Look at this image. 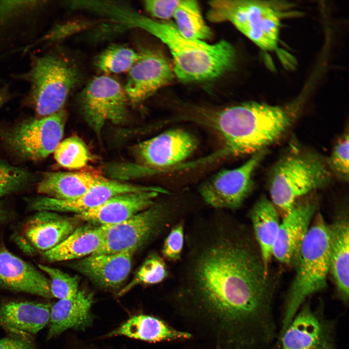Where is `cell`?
<instances>
[{
	"label": "cell",
	"instance_id": "1",
	"mask_svg": "<svg viewBox=\"0 0 349 349\" xmlns=\"http://www.w3.org/2000/svg\"><path fill=\"white\" fill-rule=\"evenodd\" d=\"M185 241L173 293L182 313L222 348L270 339L277 329L275 283L245 228L218 210L194 221Z\"/></svg>",
	"mask_w": 349,
	"mask_h": 349
},
{
	"label": "cell",
	"instance_id": "2",
	"mask_svg": "<svg viewBox=\"0 0 349 349\" xmlns=\"http://www.w3.org/2000/svg\"><path fill=\"white\" fill-rule=\"evenodd\" d=\"M127 27L139 28L154 35L169 48L177 78L185 82L200 81L218 77L230 69L235 63V50L222 40L209 44L182 36L175 26L159 22L135 10L125 19Z\"/></svg>",
	"mask_w": 349,
	"mask_h": 349
},
{
	"label": "cell",
	"instance_id": "3",
	"mask_svg": "<svg viewBox=\"0 0 349 349\" xmlns=\"http://www.w3.org/2000/svg\"><path fill=\"white\" fill-rule=\"evenodd\" d=\"M213 124L233 155H253L266 150L286 132L292 119L283 108L250 102L217 112Z\"/></svg>",
	"mask_w": 349,
	"mask_h": 349
},
{
	"label": "cell",
	"instance_id": "4",
	"mask_svg": "<svg viewBox=\"0 0 349 349\" xmlns=\"http://www.w3.org/2000/svg\"><path fill=\"white\" fill-rule=\"evenodd\" d=\"M294 279L285 299L280 337L301 306L312 295L327 287L330 271L328 224L317 214L302 242Z\"/></svg>",
	"mask_w": 349,
	"mask_h": 349
},
{
	"label": "cell",
	"instance_id": "5",
	"mask_svg": "<svg viewBox=\"0 0 349 349\" xmlns=\"http://www.w3.org/2000/svg\"><path fill=\"white\" fill-rule=\"evenodd\" d=\"M13 77L27 83L30 101L38 117H43L62 110L80 74L62 55L49 51L31 57L28 70Z\"/></svg>",
	"mask_w": 349,
	"mask_h": 349
},
{
	"label": "cell",
	"instance_id": "6",
	"mask_svg": "<svg viewBox=\"0 0 349 349\" xmlns=\"http://www.w3.org/2000/svg\"><path fill=\"white\" fill-rule=\"evenodd\" d=\"M331 174L327 163L317 155L306 152L286 155L269 176L271 202L285 215L299 199L328 185Z\"/></svg>",
	"mask_w": 349,
	"mask_h": 349
},
{
	"label": "cell",
	"instance_id": "7",
	"mask_svg": "<svg viewBox=\"0 0 349 349\" xmlns=\"http://www.w3.org/2000/svg\"><path fill=\"white\" fill-rule=\"evenodd\" d=\"M176 202L162 201L122 222L102 226L103 238L92 255L134 253L189 215Z\"/></svg>",
	"mask_w": 349,
	"mask_h": 349
},
{
	"label": "cell",
	"instance_id": "8",
	"mask_svg": "<svg viewBox=\"0 0 349 349\" xmlns=\"http://www.w3.org/2000/svg\"><path fill=\"white\" fill-rule=\"evenodd\" d=\"M209 5L207 17L210 21H229L261 48H276L280 19L268 4L253 0H216L209 1Z\"/></svg>",
	"mask_w": 349,
	"mask_h": 349
},
{
	"label": "cell",
	"instance_id": "9",
	"mask_svg": "<svg viewBox=\"0 0 349 349\" xmlns=\"http://www.w3.org/2000/svg\"><path fill=\"white\" fill-rule=\"evenodd\" d=\"M66 120L63 110L22 121L2 132L3 143L12 153L27 160L38 161L54 152L61 142Z\"/></svg>",
	"mask_w": 349,
	"mask_h": 349
},
{
	"label": "cell",
	"instance_id": "10",
	"mask_svg": "<svg viewBox=\"0 0 349 349\" xmlns=\"http://www.w3.org/2000/svg\"><path fill=\"white\" fill-rule=\"evenodd\" d=\"M46 0H0V56L37 40L49 5Z\"/></svg>",
	"mask_w": 349,
	"mask_h": 349
},
{
	"label": "cell",
	"instance_id": "11",
	"mask_svg": "<svg viewBox=\"0 0 349 349\" xmlns=\"http://www.w3.org/2000/svg\"><path fill=\"white\" fill-rule=\"evenodd\" d=\"M127 100L121 84L107 76L94 78L79 97L80 108L86 121L97 134L107 122L119 124L125 120Z\"/></svg>",
	"mask_w": 349,
	"mask_h": 349
},
{
	"label": "cell",
	"instance_id": "12",
	"mask_svg": "<svg viewBox=\"0 0 349 349\" xmlns=\"http://www.w3.org/2000/svg\"><path fill=\"white\" fill-rule=\"evenodd\" d=\"M266 150L252 155L238 167L218 172L202 183L199 192L203 200L217 210L239 207L252 190L253 174Z\"/></svg>",
	"mask_w": 349,
	"mask_h": 349
},
{
	"label": "cell",
	"instance_id": "13",
	"mask_svg": "<svg viewBox=\"0 0 349 349\" xmlns=\"http://www.w3.org/2000/svg\"><path fill=\"white\" fill-rule=\"evenodd\" d=\"M335 322L323 305L314 308L308 301L278 338L279 349H335Z\"/></svg>",
	"mask_w": 349,
	"mask_h": 349
},
{
	"label": "cell",
	"instance_id": "14",
	"mask_svg": "<svg viewBox=\"0 0 349 349\" xmlns=\"http://www.w3.org/2000/svg\"><path fill=\"white\" fill-rule=\"evenodd\" d=\"M197 145V141L194 136L177 128L138 144L135 152L144 166L159 169L182 162L192 153Z\"/></svg>",
	"mask_w": 349,
	"mask_h": 349
},
{
	"label": "cell",
	"instance_id": "15",
	"mask_svg": "<svg viewBox=\"0 0 349 349\" xmlns=\"http://www.w3.org/2000/svg\"><path fill=\"white\" fill-rule=\"evenodd\" d=\"M170 193L163 188L152 186L146 190L117 195L95 208L75 214V217L96 225L114 224L147 209L160 194Z\"/></svg>",
	"mask_w": 349,
	"mask_h": 349
},
{
	"label": "cell",
	"instance_id": "16",
	"mask_svg": "<svg viewBox=\"0 0 349 349\" xmlns=\"http://www.w3.org/2000/svg\"><path fill=\"white\" fill-rule=\"evenodd\" d=\"M128 71L125 91L132 104L136 105L168 84L173 72L166 59L155 51L143 49Z\"/></svg>",
	"mask_w": 349,
	"mask_h": 349
},
{
	"label": "cell",
	"instance_id": "17",
	"mask_svg": "<svg viewBox=\"0 0 349 349\" xmlns=\"http://www.w3.org/2000/svg\"><path fill=\"white\" fill-rule=\"evenodd\" d=\"M152 187L106 178L76 199L62 200L41 196L32 200L30 206L32 209L37 211L48 210L77 214L95 208L114 196L146 190Z\"/></svg>",
	"mask_w": 349,
	"mask_h": 349
},
{
	"label": "cell",
	"instance_id": "18",
	"mask_svg": "<svg viewBox=\"0 0 349 349\" xmlns=\"http://www.w3.org/2000/svg\"><path fill=\"white\" fill-rule=\"evenodd\" d=\"M317 207L313 200L297 201L284 215L273 249V256L279 262L289 264L297 260Z\"/></svg>",
	"mask_w": 349,
	"mask_h": 349
},
{
	"label": "cell",
	"instance_id": "19",
	"mask_svg": "<svg viewBox=\"0 0 349 349\" xmlns=\"http://www.w3.org/2000/svg\"><path fill=\"white\" fill-rule=\"evenodd\" d=\"M134 253L90 255L78 260L73 268L99 287L118 288L127 278Z\"/></svg>",
	"mask_w": 349,
	"mask_h": 349
},
{
	"label": "cell",
	"instance_id": "20",
	"mask_svg": "<svg viewBox=\"0 0 349 349\" xmlns=\"http://www.w3.org/2000/svg\"><path fill=\"white\" fill-rule=\"evenodd\" d=\"M0 288L50 298L49 279L9 251L0 250Z\"/></svg>",
	"mask_w": 349,
	"mask_h": 349
},
{
	"label": "cell",
	"instance_id": "21",
	"mask_svg": "<svg viewBox=\"0 0 349 349\" xmlns=\"http://www.w3.org/2000/svg\"><path fill=\"white\" fill-rule=\"evenodd\" d=\"M349 222L348 214L343 212L328 225L330 272L334 280L337 296L345 305L348 303L349 292Z\"/></svg>",
	"mask_w": 349,
	"mask_h": 349
},
{
	"label": "cell",
	"instance_id": "22",
	"mask_svg": "<svg viewBox=\"0 0 349 349\" xmlns=\"http://www.w3.org/2000/svg\"><path fill=\"white\" fill-rule=\"evenodd\" d=\"M93 294L79 290L75 297L59 300L51 305L47 340L55 337L68 329L84 330L93 321L91 309Z\"/></svg>",
	"mask_w": 349,
	"mask_h": 349
},
{
	"label": "cell",
	"instance_id": "23",
	"mask_svg": "<svg viewBox=\"0 0 349 349\" xmlns=\"http://www.w3.org/2000/svg\"><path fill=\"white\" fill-rule=\"evenodd\" d=\"M51 304L25 301L0 304V326L7 333L32 336L48 324Z\"/></svg>",
	"mask_w": 349,
	"mask_h": 349
},
{
	"label": "cell",
	"instance_id": "24",
	"mask_svg": "<svg viewBox=\"0 0 349 349\" xmlns=\"http://www.w3.org/2000/svg\"><path fill=\"white\" fill-rule=\"evenodd\" d=\"M106 178L94 171L47 172L37 184L42 196L62 200L76 199Z\"/></svg>",
	"mask_w": 349,
	"mask_h": 349
},
{
	"label": "cell",
	"instance_id": "25",
	"mask_svg": "<svg viewBox=\"0 0 349 349\" xmlns=\"http://www.w3.org/2000/svg\"><path fill=\"white\" fill-rule=\"evenodd\" d=\"M75 229L73 222L57 212L42 210L26 222L24 234L37 249L44 252L55 247Z\"/></svg>",
	"mask_w": 349,
	"mask_h": 349
},
{
	"label": "cell",
	"instance_id": "26",
	"mask_svg": "<svg viewBox=\"0 0 349 349\" xmlns=\"http://www.w3.org/2000/svg\"><path fill=\"white\" fill-rule=\"evenodd\" d=\"M119 335L149 342L187 340L192 336L190 333L175 329L160 318L143 314L131 317L106 337Z\"/></svg>",
	"mask_w": 349,
	"mask_h": 349
},
{
	"label": "cell",
	"instance_id": "27",
	"mask_svg": "<svg viewBox=\"0 0 349 349\" xmlns=\"http://www.w3.org/2000/svg\"><path fill=\"white\" fill-rule=\"evenodd\" d=\"M103 238L102 226L87 223L76 228L56 246L43 252L42 255L49 262L83 258L98 250Z\"/></svg>",
	"mask_w": 349,
	"mask_h": 349
},
{
	"label": "cell",
	"instance_id": "28",
	"mask_svg": "<svg viewBox=\"0 0 349 349\" xmlns=\"http://www.w3.org/2000/svg\"><path fill=\"white\" fill-rule=\"evenodd\" d=\"M250 218L263 264L268 270L280 223L277 210L271 201L263 197L253 206Z\"/></svg>",
	"mask_w": 349,
	"mask_h": 349
},
{
	"label": "cell",
	"instance_id": "29",
	"mask_svg": "<svg viewBox=\"0 0 349 349\" xmlns=\"http://www.w3.org/2000/svg\"><path fill=\"white\" fill-rule=\"evenodd\" d=\"M173 17L176 30L185 38L201 40L211 36L210 29L205 23L195 0H180Z\"/></svg>",
	"mask_w": 349,
	"mask_h": 349
},
{
	"label": "cell",
	"instance_id": "30",
	"mask_svg": "<svg viewBox=\"0 0 349 349\" xmlns=\"http://www.w3.org/2000/svg\"><path fill=\"white\" fill-rule=\"evenodd\" d=\"M169 271L165 260L157 253L150 254L141 265L132 279L117 293V297L126 294L140 285H154L168 278Z\"/></svg>",
	"mask_w": 349,
	"mask_h": 349
},
{
	"label": "cell",
	"instance_id": "31",
	"mask_svg": "<svg viewBox=\"0 0 349 349\" xmlns=\"http://www.w3.org/2000/svg\"><path fill=\"white\" fill-rule=\"evenodd\" d=\"M139 57V53L128 47L114 45L99 55L95 63L104 72L121 73L129 71Z\"/></svg>",
	"mask_w": 349,
	"mask_h": 349
},
{
	"label": "cell",
	"instance_id": "32",
	"mask_svg": "<svg viewBox=\"0 0 349 349\" xmlns=\"http://www.w3.org/2000/svg\"><path fill=\"white\" fill-rule=\"evenodd\" d=\"M54 157L60 165L71 170L84 167L91 159L85 143L75 136L61 141L54 151Z\"/></svg>",
	"mask_w": 349,
	"mask_h": 349
},
{
	"label": "cell",
	"instance_id": "33",
	"mask_svg": "<svg viewBox=\"0 0 349 349\" xmlns=\"http://www.w3.org/2000/svg\"><path fill=\"white\" fill-rule=\"evenodd\" d=\"M39 268L49 277L52 297L60 299H70L78 292L79 278L71 276L59 269L39 264Z\"/></svg>",
	"mask_w": 349,
	"mask_h": 349
},
{
	"label": "cell",
	"instance_id": "34",
	"mask_svg": "<svg viewBox=\"0 0 349 349\" xmlns=\"http://www.w3.org/2000/svg\"><path fill=\"white\" fill-rule=\"evenodd\" d=\"M32 178L27 170L0 160V197L22 190Z\"/></svg>",
	"mask_w": 349,
	"mask_h": 349
},
{
	"label": "cell",
	"instance_id": "35",
	"mask_svg": "<svg viewBox=\"0 0 349 349\" xmlns=\"http://www.w3.org/2000/svg\"><path fill=\"white\" fill-rule=\"evenodd\" d=\"M184 221H178L168 231L161 250L164 260L175 262L181 259L185 244Z\"/></svg>",
	"mask_w": 349,
	"mask_h": 349
},
{
	"label": "cell",
	"instance_id": "36",
	"mask_svg": "<svg viewBox=\"0 0 349 349\" xmlns=\"http://www.w3.org/2000/svg\"><path fill=\"white\" fill-rule=\"evenodd\" d=\"M329 168L338 178L349 180V134L345 133L338 141L327 161Z\"/></svg>",
	"mask_w": 349,
	"mask_h": 349
},
{
	"label": "cell",
	"instance_id": "37",
	"mask_svg": "<svg viewBox=\"0 0 349 349\" xmlns=\"http://www.w3.org/2000/svg\"><path fill=\"white\" fill-rule=\"evenodd\" d=\"M180 0H150L144 1V7L153 16L168 19L174 15Z\"/></svg>",
	"mask_w": 349,
	"mask_h": 349
},
{
	"label": "cell",
	"instance_id": "38",
	"mask_svg": "<svg viewBox=\"0 0 349 349\" xmlns=\"http://www.w3.org/2000/svg\"><path fill=\"white\" fill-rule=\"evenodd\" d=\"M0 349H37L32 336L16 333H7L0 339Z\"/></svg>",
	"mask_w": 349,
	"mask_h": 349
},
{
	"label": "cell",
	"instance_id": "39",
	"mask_svg": "<svg viewBox=\"0 0 349 349\" xmlns=\"http://www.w3.org/2000/svg\"><path fill=\"white\" fill-rule=\"evenodd\" d=\"M11 96L8 84L0 85V109L9 100Z\"/></svg>",
	"mask_w": 349,
	"mask_h": 349
},
{
	"label": "cell",
	"instance_id": "40",
	"mask_svg": "<svg viewBox=\"0 0 349 349\" xmlns=\"http://www.w3.org/2000/svg\"><path fill=\"white\" fill-rule=\"evenodd\" d=\"M8 213L4 206L0 202V223L5 221L8 218Z\"/></svg>",
	"mask_w": 349,
	"mask_h": 349
},
{
	"label": "cell",
	"instance_id": "41",
	"mask_svg": "<svg viewBox=\"0 0 349 349\" xmlns=\"http://www.w3.org/2000/svg\"><path fill=\"white\" fill-rule=\"evenodd\" d=\"M89 349V348H84V349Z\"/></svg>",
	"mask_w": 349,
	"mask_h": 349
},
{
	"label": "cell",
	"instance_id": "42",
	"mask_svg": "<svg viewBox=\"0 0 349 349\" xmlns=\"http://www.w3.org/2000/svg\"></svg>",
	"mask_w": 349,
	"mask_h": 349
}]
</instances>
